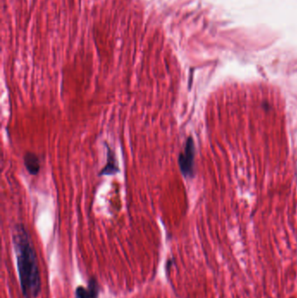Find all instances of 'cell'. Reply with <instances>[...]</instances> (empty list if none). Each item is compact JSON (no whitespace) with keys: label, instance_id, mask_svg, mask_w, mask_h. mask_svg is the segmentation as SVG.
Segmentation results:
<instances>
[{"label":"cell","instance_id":"obj_1","mask_svg":"<svg viewBox=\"0 0 297 298\" xmlns=\"http://www.w3.org/2000/svg\"><path fill=\"white\" fill-rule=\"evenodd\" d=\"M13 243L17 269L24 296L35 298L41 291V278L36 251L29 233L22 223L13 230Z\"/></svg>","mask_w":297,"mask_h":298},{"label":"cell","instance_id":"obj_2","mask_svg":"<svg viewBox=\"0 0 297 298\" xmlns=\"http://www.w3.org/2000/svg\"><path fill=\"white\" fill-rule=\"evenodd\" d=\"M194 153H195V148H194L193 138H187L184 150L180 153L179 160H178L180 172L183 174V176H193Z\"/></svg>","mask_w":297,"mask_h":298},{"label":"cell","instance_id":"obj_3","mask_svg":"<svg viewBox=\"0 0 297 298\" xmlns=\"http://www.w3.org/2000/svg\"><path fill=\"white\" fill-rule=\"evenodd\" d=\"M107 148H108L107 164L105 165L104 167L98 173L100 176H102V175H114V174H117L120 172V168L118 166L115 152L108 147V145H107Z\"/></svg>","mask_w":297,"mask_h":298},{"label":"cell","instance_id":"obj_4","mask_svg":"<svg viewBox=\"0 0 297 298\" xmlns=\"http://www.w3.org/2000/svg\"><path fill=\"white\" fill-rule=\"evenodd\" d=\"M76 298H98V284L95 279H90L86 288L79 286L76 288Z\"/></svg>","mask_w":297,"mask_h":298},{"label":"cell","instance_id":"obj_5","mask_svg":"<svg viewBox=\"0 0 297 298\" xmlns=\"http://www.w3.org/2000/svg\"><path fill=\"white\" fill-rule=\"evenodd\" d=\"M24 164L26 170L32 175H36L40 171V161L36 154L33 153H26L24 156Z\"/></svg>","mask_w":297,"mask_h":298}]
</instances>
